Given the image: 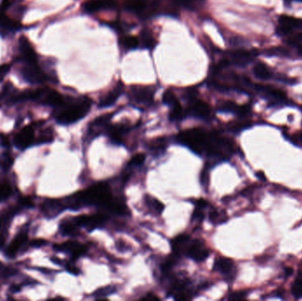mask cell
Segmentation results:
<instances>
[{
    "mask_svg": "<svg viewBox=\"0 0 302 301\" xmlns=\"http://www.w3.org/2000/svg\"><path fill=\"white\" fill-rule=\"evenodd\" d=\"M142 299H145V300H158V299H159V297H157L155 294L149 293L146 295V296H144Z\"/></svg>",
    "mask_w": 302,
    "mask_h": 301,
    "instance_id": "obj_48",
    "label": "cell"
},
{
    "mask_svg": "<svg viewBox=\"0 0 302 301\" xmlns=\"http://www.w3.org/2000/svg\"><path fill=\"white\" fill-rule=\"evenodd\" d=\"M14 164V158L10 156H6L4 158L2 159L1 162V166L4 169V170H8L10 169L12 166V164Z\"/></svg>",
    "mask_w": 302,
    "mask_h": 301,
    "instance_id": "obj_41",
    "label": "cell"
},
{
    "mask_svg": "<svg viewBox=\"0 0 302 301\" xmlns=\"http://www.w3.org/2000/svg\"><path fill=\"white\" fill-rule=\"evenodd\" d=\"M267 53L269 55H276V56H287V50L281 47H276V48L270 49Z\"/></svg>",
    "mask_w": 302,
    "mask_h": 301,
    "instance_id": "obj_39",
    "label": "cell"
},
{
    "mask_svg": "<svg viewBox=\"0 0 302 301\" xmlns=\"http://www.w3.org/2000/svg\"><path fill=\"white\" fill-rule=\"evenodd\" d=\"M189 239L190 238L188 235L181 234L172 240V249L174 252V256L185 255V251Z\"/></svg>",
    "mask_w": 302,
    "mask_h": 301,
    "instance_id": "obj_21",
    "label": "cell"
},
{
    "mask_svg": "<svg viewBox=\"0 0 302 301\" xmlns=\"http://www.w3.org/2000/svg\"><path fill=\"white\" fill-rule=\"evenodd\" d=\"M247 295L246 291H237V292H234V293L231 295L230 299H242V298L247 297Z\"/></svg>",
    "mask_w": 302,
    "mask_h": 301,
    "instance_id": "obj_43",
    "label": "cell"
},
{
    "mask_svg": "<svg viewBox=\"0 0 302 301\" xmlns=\"http://www.w3.org/2000/svg\"><path fill=\"white\" fill-rule=\"evenodd\" d=\"M291 272H292V269L291 268H288L287 270H286V275H291Z\"/></svg>",
    "mask_w": 302,
    "mask_h": 301,
    "instance_id": "obj_51",
    "label": "cell"
},
{
    "mask_svg": "<svg viewBox=\"0 0 302 301\" xmlns=\"http://www.w3.org/2000/svg\"><path fill=\"white\" fill-rule=\"evenodd\" d=\"M254 57V52L246 51V50H236L233 52H229V64L232 61V63L237 66H245L249 63Z\"/></svg>",
    "mask_w": 302,
    "mask_h": 301,
    "instance_id": "obj_16",
    "label": "cell"
},
{
    "mask_svg": "<svg viewBox=\"0 0 302 301\" xmlns=\"http://www.w3.org/2000/svg\"><path fill=\"white\" fill-rule=\"evenodd\" d=\"M226 219H227V217L224 212L218 211V210L214 209L210 213V221L214 224L224 223Z\"/></svg>",
    "mask_w": 302,
    "mask_h": 301,
    "instance_id": "obj_33",
    "label": "cell"
},
{
    "mask_svg": "<svg viewBox=\"0 0 302 301\" xmlns=\"http://www.w3.org/2000/svg\"><path fill=\"white\" fill-rule=\"evenodd\" d=\"M108 136L114 144H121L123 135L127 133L129 127L125 125H116L107 127Z\"/></svg>",
    "mask_w": 302,
    "mask_h": 301,
    "instance_id": "obj_20",
    "label": "cell"
},
{
    "mask_svg": "<svg viewBox=\"0 0 302 301\" xmlns=\"http://www.w3.org/2000/svg\"><path fill=\"white\" fill-rule=\"evenodd\" d=\"M121 45L126 50H135V49L140 45V40L139 38L133 36H126L122 38Z\"/></svg>",
    "mask_w": 302,
    "mask_h": 301,
    "instance_id": "obj_31",
    "label": "cell"
},
{
    "mask_svg": "<svg viewBox=\"0 0 302 301\" xmlns=\"http://www.w3.org/2000/svg\"><path fill=\"white\" fill-rule=\"evenodd\" d=\"M139 40H140V44L142 45L144 48L148 49V50L155 48V46L157 45V40L147 30H143L140 33V38Z\"/></svg>",
    "mask_w": 302,
    "mask_h": 301,
    "instance_id": "obj_25",
    "label": "cell"
},
{
    "mask_svg": "<svg viewBox=\"0 0 302 301\" xmlns=\"http://www.w3.org/2000/svg\"><path fill=\"white\" fill-rule=\"evenodd\" d=\"M291 294L296 298L302 297V269L298 272L294 282L292 283Z\"/></svg>",
    "mask_w": 302,
    "mask_h": 301,
    "instance_id": "obj_29",
    "label": "cell"
},
{
    "mask_svg": "<svg viewBox=\"0 0 302 301\" xmlns=\"http://www.w3.org/2000/svg\"><path fill=\"white\" fill-rule=\"evenodd\" d=\"M201 182L204 187H207L209 185V171L208 169H204L201 174Z\"/></svg>",
    "mask_w": 302,
    "mask_h": 301,
    "instance_id": "obj_42",
    "label": "cell"
},
{
    "mask_svg": "<svg viewBox=\"0 0 302 301\" xmlns=\"http://www.w3.org/2000/svg\"><path fill=\"white\" fill-rule=\"evenodd\" d=\"M298 140H299V141H302V133L301 134H300V135H299V138H298Z\"/></svg>",
    "mask_w": 302,
    "mask_h": 301,
    "instance_id": "obj_53",
    "label": "cell"
},
{
    "mask_svg": "<svg viewBox=\"0 0 302 301\" xmlns=\"http://www.w3.org/2000/svg\"><path fill=\"white\" fill-rule=\"evenodd\" d=\"M12 193L11 186L8 184H1L0 183V202L4 201L10 197Z\"/></svg>",
    "mask_w": 302,
    "mask_h": 301,
    "instance_id": "obj_38",
    "label": "cell"
},
{
    "mask_svg": "<svg viewBox=\"0 0 302 301\" xmlns=\"http://www.w3.org/2000/svg\"><path fill=\"white\" fill-rule=\"evenodd\" d=\"M10 66L9 65H7V64H4V65H2L1 67H0V76L1 77H3L5 75L8 74V72L10 70Z\"/></svg>",
    "mask_w": 302,
    "mask_h": 301,
    "instance_id": "obj_46",
    "label": "cell"
},
{
    "mask_svg": "<svg viewBox=\"0 0 302 301\" xmlns=\"http://www.w3.org/2000/svg\"><path fill=\"white\" fill-rule=\"evenodd\" d=\"M298 41L302 42V31L301 32H299L298 35H296V36H295L294 39H293V42Z\"/></svg>",
    "mask_w": 302,
    "mask_h": 301,
    "instance_id": "obj_49",
    "label": "cell"
},
{
    "mask_svg": "<svg viewBox=\"0 0 302 301\" xmlns=\"http://www.w3.org/2000/svg\"><path fill=\"white\" fill-rule=\"evenodd\" d=\"M111 114H104V115L99 116L98 118H96L95 120H93V122L89 125V136L93 139V138L98 136L103 129H107L108 124L110 122L111 119Z\"/></svg>",
    "mask_w": 302,
    "mask_h": 301,
    "instance_id": "obj_13",
    "label": "cell"
},
{
    "mask_svg": "<svg viewBox=\"0 0 302 301\" xmlns=\"http://www.w3.org/2000/svg\"><path fill=\"white\" fill-rule=\"evenodd\" d=\"M5 243V236L3 235H0V248L2 247V245H4Z\"/></svg>",
    "mask_w": 302,
    "mask_h": 301,
    "instance_id": "obj_50",
    "label": "cell"
},
{
    "mask_svg": "<svg viewBox=\"0 0 302 301\" xmlns=\"http://www.w3.org/2000/svg\"><path fill=\"white\" fill-rule=\"evenodd\" d=\"M187 113L193 117L205 120L211 118V109L210 105L203 101L197 100L193 96L191 97V104L187 111Z\"/></svg>",
    "mask_w": 302,
    "mask_h": 301,
    "instance_id": "obj_9",
    "label": "cell"
},
{
    "mask_svg": "<svg viewBox=\"0 0 302 301\" xmlns=\"http://www.w3.org/2000/svg\"><path fill=\"white\" fill-rule=\"evenodd\" d=\"M21 75L30 84H40L46 80V75L37 63H25L21 69Z\"/></svg>",
    "mask_w": 302,
    "mask_h": 301,
    "instance_id": "obj_4",
    "label": "cell"
},
{
    "mask_svg": "<svg viewBox=\"0 0 302 301\" xmlns=\"http://www.w3.org/2000/svg\"><path fill=\"white\" fill-rule=\"evenodd\" d=\"M297 1H299V2H302V0H297Z\"/></svg>",
    "mask_w": 302,
    "mask_h": 301,
    "instance_id": "obj_54",
    "label": "cell"
},
{
    "mask_svg": "<svg viewBox=\"0 0 302 301\" xmlns=\"http://www.w3.org/2000/svg\"><path fill=\"white\" fill-rule=\"evenodd\" d=\"M47 244V241L45 239H35L33 241H31L30 245L34 247H41V246H45Z\"/></svg>",
    "mask_w": 302,
    "mask_h": 301,
    "instance_id": "obj_44",
    "label": "cell"
},
{
    "mask_svg": "<svg viewBox=\"0 0 302 301\" xmlns=\"http://www.w3.org/2000/svg\"><path fill=\"white\" fill-rule=\"evenodd\" d=\"M37 141L35 139V130L32 126H28L23 128L15 135L14 143L19 149H26L35 144Z\"/></svg>",
    "mask_w": 302,
    "mask_h": 301,
    "instance_id": "obj_8",
    "label": "cell"
},
{
    "mask_svg": "<svg viewBox=\"0 0 302 301\" xmlns=\"http://www.w3.org/2000/svg\"><path fill=\"white\" fill-rule=\"evenodd\" d=\"M82 8L86 13L91 14L115 8V2L114 0H88L83 4Z\"/></svg>",
    "mask_w": 302,
    "mask_h": 301,
    "instance_id": "obj_14",
    "label": "cell"
},
{
    "mask_svg": "<svg viewBox=\"0 0 302 301\" xmlns=\"http://www.w3.org/2000/svg\"><path fill=\"white\" fill-rule=\"evenodd\" d=\"M185 255L191 258L192 260L201 262L204 261L210 255V251L206 245L200 239H189Z\"/></svg>",
    "mask_w": 302,
    "mask_h": 301,
    "instance_id": "obj_3",
    "label": "cell"
},
{
    "mask_svg": "<svg viewBox=\"0 0 302 301\" xmlns=\"http://www.w3.org/2000/svg\"><path fill=\"white\" fill-rule=\"evenodd\" d=\"M204 208L196 206V209L193 212L192 215V222L194 223H202L204 219Z\"/></svg>",
    "mask_w": 302,
    "mask_h": 301,
    "instance_id": "obj_37",
    "label": "cell"
},
{
    "mask_svg": "<svg viewBox=\"0 0 302 301\" xmlns=\"http://www.w3.org/2000/svg\"><path fill=\"white\" fill-rule=\"evenodd\" d=\"M19 204H20V207H22V208H30L33 207L34 202L30 197H23L22 199H20Z\"/></svg>",
    "mask_w": 302,
    "mask_h": 301,
    "instance_id": "obj_40",
    "label": "cell"
},
{
    "mask_svg": "<svg viewBox=\"0 0 302 301\" xmlns=\"http://www.w3.org/2000/svg\"><path fill=\"white\" fill-rule=\"evenodd\" d=\"M123 89H124V86L122 83H118V85L115 86L110 92H108L106 96H104L100 100L99 104H98L100 108H107V107H110L111 105H113L118 100V97L121 96Z\"/></svg>",
    "mask_w": 302,
    "mask_h": 301,
    "instance_id": "obj_19",
    "label": "cell"
},
{
    "mask_svg": "<svg viewBox=\"0 0 302 301\" xmlns=\"http://www.w3.org/2000/svg\"><path fill=\"white\" fill-rule=\"evenodd\" d=\"M41 208L45 216L51 217V218L55 217L61 212L64 211L65 209H67L63 199L61 200H59V199L47 200L43 203Z\"/></svg>",
    "mask_w": 302,
    "mask_h": 301,
    "instance_id": "obj_10",
    "label": "cell"
},
{
    "mask_svg": "<svg viewBox=\"0 0 302 301\" xmlns=\"http://www.w3.org/2000/svg\"><path fill=\"white\" fill-rule=\"evenodd\" d=\"M19 48L25 63H37V53L25 37H22L19 39Z\"/></svg>",
    "mask_w": 302,
    "mask_h": 301,
    "instance_id": "obj_11",
    "label": "cell"
},
{
    "mask_svg": "<svg viewBox=\"0 0 302 301\" xmlns=\"http://www.w3.org/2000/svg\"><path fill=\"white\" fill-rule=\"evenodd\" d=\"M214 270L220 273L222 275L232 278V275L235 274V265L234 262L229 258L219 257L214 262Z\"/></svg>",
    "mask_w": 302,
    "mask_h": 301,
    "instance_id": "obj_12",
    "label": "cell"
},
{
    "mask_svg": "<svg viewBox=\"0 0 302 301\" xmlns=\"http://www.w3.org/2000/svg\"><path fill=\"white\" fill-rule=\"evenodd\" d=\"M41 101L45 105L55 107V108L61 107L63 104L66 103L65 98H64L62 95H60L59 92H57L55 90H50V89L46 90L45 95L43 96Z\"/></svg>",
    "mask_w": 302,
    "mask_h": 301,
    "instance_id": "obj_18",
    "label": "cell"
},
{
    "mask_svg": "<svg viewBox=\"0 0 302 301\" xmlns=\"http://www.w3.org/2000/svg\"><path fill=\"white\" fill-rule=\"evenodd\" d=\"M298 52H299V53H300V54L302 55V45L301 46H299V48H298Z\"/></svg>",
    "mask_w": 302,
    "mask_h": 301,
    "instance_id": "obj_52",
    "label": "cell"
},
{
    "mask_svg": "<svg viewBox=\"0 0 302 301\" xmlns=\"http://www.w3.org/2000/svg\"><path fill=\"white\" fill-rule=\"evenodd\" d=\"M60 231L64 236H75L78 233V226L73 219L63 221L60 224Z\"/></svg>",
    "mask_w": 302,
    "mask_h": 301,
    "instance_id": "obj_23",
    "label": "cell"
},
{
    "mask_svg": "<svg viewBox=\"0 0 302 301\" xmlns=\"http://www.w3.org/2000/svg\"><path fill=\"white\" fill-rule=\"evenodd\" d=\"M211 133L201 128H192L183 131L178 135L177 140L182 145L188 147L193 152L203 155L207 154L210 144Z\"/></svg>",
    "mask_w": 302,
    "mask_h": 301,
    "instance_id": "obj_2",
    "label": "cell"
},
{
    "mask_svg": "<svg viewBox=\"0 0 302 301\" xmlns=\"http://www.w3.org/2000/svg\"><path fill=\"white\" fill-rule=\"evenodd\" d=\"M54 140V135L53 132L51 130L45 131L43 134H41L40 137L37 139V144H45V143H49L52 142Z\"/></svg>",
    "mask_w": 302,
    "mask_h": 301,
    "instance_id": "obj_35",
    "label": "cell"
},
{
    "mask_svg": "<svg viewBox=\"0 0 302 301\" xmlns=\"http://www.w3.org/2000/svg\"><path fill=\"white\" fill-rule=\"evenodd\" d=\"M187 114V112H185L184 109L182 108L180 102L173 105L171 107V112H170V119L173 121H177L184 118L185 115Z\"/></svg>",
    "mask_w": 302,
    "mask_h": 301,
    "instance_id": "obj_28",
    "label": "cell"
},
{
    "mask_svg": "<svg viewBox=\"0 0 302 301\" xmlns=\"http://www.w3.org/2000/svg\"><path fill=\"white\" fill-rule=\"evenodd\" d=\"M78 227H84L89 231L101 228L106 222V216L103 214L96 215H82L73 218Z\"/></svg>",
    "mask_w": 302,
    "mask_h": 301,
    "instance_id": "obj_5",
    "label": "cell"
},
{
    "mask_svg": "<svg viewBox=\"0 0 302 301\" xmlns=\"http://www.w3.org/2000/svg\"><path fill=\"white\" fill-rule=\"evenodd\" d=\"M145 202L147 204V207L150 208L151 210L156 212L157 214H161L165 206L163 203H161L159 200H157L156 198L152 197V196H145Z\"/></svg>",
    "mask_w": 302,
    "mask_h": 301,
    "instance_id": "obj_30",
    "label": "cell"
},
{
    "mask_svg": "<svg viewBox=\"0 0 302 301\" xmlns=\"http://www.w3.org/2000/svg\"><path fill=\"white\" fill-rule=\"evenodd\" d=\"M22 25L5 15L2 9H0V34L1 36H8L9 34L15 33L20 30Z\"/></svg>",
    "mask_w": 302,
    "mask_h": 301,
    "instance_id": "obj_15",
    "label": "cell"
},
{
    "mask_svg": "<svg viewBox=\"0 0 302 301\" xmlns=\"http://www.w3.org/2000/svg\"><path fill=\"white\" fill-rule=\"evenodd\" d=\"M0 144L5 148H8L10 146V141L7 135L3 134H0Z\"/></svg>",
    "mask_w": 302,
    "mask_h": 301,
    "instance_id": "obj_45",
    "label": "cell"
},
{
    "mask_svg": "<svg viewBox=\"0 0 302 301\" xmlns=\"http://www.w3.org/2000/svg\"><path fill=\"white\" fill-rule=\"evenodd\" d=\"M53 248L58 252H65L70 253L73 260H76L78 258L84 255L87 253V247L81 243L74 240L64 242L62 244H55Z\"/></svg>",
    "mask_w": 302,
    "mask_h": 301,
    "instance_id": "obj_7",
    "label": "cell"
},
{
    "mask_svg": "<svg viewBox=\"0 0 302 301\" xmlns=\"http://www.w3.org/2000/svg\"><path fill=\"white\" fill-rule=\"evenodd\" d=\"M253 74L256 78L262 81L269 80L271 77V72L269 67L262 62H258L253 67Z\"/></svg>",
    "mask_w": 302,
    "mask_h": 301,
    "instance_id": "obj_22",
    "label": "cell"
},
{
    "mask_svg": "<svg viewBox=\"0 0 302 301\" xmlns=\"http://www.w3.org/2000/svg\"><path fill=\"white\" fill-rule=\"evenodd\" d=\"M92 101L89 97H82L74 103L63 104L56 115V120L61 125H71L83 119L90 111Z\"/></svg>",
    "mask_w": 302,
    "mask_h": 301,
    "instance_id": "obj_1",
    "label": "cell"
},
{
    "mask_svg": "<svg viewBox=\"0 0 302 301\" xmlns=\"http://www.w3.org/2000/svg\"><path fill=\"white\" fill-rule=\"evenodd\" d=\"M279 24L285 25V26L290 27L291 30H302V19H298L287 15H282L279 17Z\"/></svg>",
    "mask_w": 302,
    "mask_h": 301,
    "instance_id": "obj_24",
    "label": "cell"
},
{
    "mask_svg": "<svg viewBox=\"0 0 302 301\" xmlns=\"http://www.w3.org/2000/svg\"><path fill=\"white\" fill-rule=\"evenodd\" d=\"M129 98L135 104L149 105L153 102L154 90L150 87L133 86L129 92Z\"/></svg>",
    "mask_w": 302,
    "mask_h": 301,
    "instance_id": "obj_6",
    "label": "cell"
},
{
    "mask_svg": "<svg viewBox=\"0 0 302 301\" xmlns=\"http://www.w3.org/2000/svg\"><path fill=\"white\" fill-rule=\"evenodd\" d=\"M163 101H164L165 104H167L170 107H172L173 105L179 102L175 94L172 90H166V92L163 95Z\"/></svg>",
    "mask_w": 302,
    "mask_h": 301,
    "instance_id": "obj_34",
    "label": "cell"
},
{
    "mask_svg": "<svg viewBox=\"0 0 302 301\" xmlns=\"http://www.w3.org/2000/svg\"><path fill=\"white\" fill-rule=\"evenodd\" d=\"M125 8L129 11L140 13L146 8V0H124Z\"/></svg>",
    "mask_w": 302,
    "mask_h": 301,
    "instance_id": "obj_26",
    "label": "cell"
},
{
    "mask_svg": "<svg viewBox=\"0 0 302 301\" xmlns=\"http://www.w3.org/2000/svg\"><path fill=\"white\" fill-rule=\"evenodd\" d=\"M67 271H69L72 274H74V275H78L80 273V270L73 264H67Z\"/></svg>",
    "mask_w": 302,
    "mask_h": 301,
    "instance_id": "obj_47",
    "label": "cell"
},
{
    "mask_svg": "<svg viewBox=\"0 0 302 301\" xmlns=\"http://www.w3.org/2000/svg\"><path fill=\"white\" fill-rule=\"evenodd\" d=\"M145 159H146V156L144 154H142V153L136 154L129 161L128 167L140 166V165H141L145 162Z\"/></svg>",
    "mask_w": 302,
    "mask_h": 301,
    "instance_id": "obj_36",
    "label": "cell"
},
{
    "mask_svg": "<svg viewBox=\"0 0 302 301\" xmlns=\"http://www.w3.org/2000/svg\"><path fill=\"white\" fill-rule=\"evenodd\" d=\"M167 141L165 138H159V139H156L154 141H150L149 145H148V149H150V151L155 153V154H160V153L164 152L167 148Z\"/></svg>",
    "mask_w": 302,
    "mask_h": 301,
    "instance_id": "obj_27",
    "label": "cell"
},
{
    "mask_svg": "<svg viewBox=\"0 0 302 301\" xmlns=\"http://www.w3.org/2000/svg\"><path fill=\"white\" fill-rule=\"evenodd\" d=\"M27 241H28V235L26 232H20L11 242V244L8 245V248L6 249L5 255L10 259L16 256L21 248L26 244Z\"/></svg>",
    "mask_w": 302,
    "mask_h": 301,
    "instance_id": "obj_17",
    "label": "cell"
},
{
    "mask_svg": "<svg viewBox=\"0 0 302 301\" xmlns=\"http://www.w3.org/2000/svg\"><path fill=\"white\" fill-rule=\"evenodd\" d=\"M116 288L114 286H106L99 288L94 292V297L96 298H105L111 294L114 293Z\"/></svg>",
    "mask_w": 302,
    "mask_h": 301,
    "instance_id": "obj_32",
    "label": "cell"
}]
</instances>
